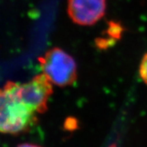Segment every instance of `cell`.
I'll list each match as a JSON object with an SVG mask.
<instances>
[{
  "instance_id": "obj_1",
  "label": "cell",
  "mask_w": 147,
  "mask_h": 147,
  "mask_svg": "<svg viewBox=\"0 0 147 147\" xmlns=\"http://www.w3.org/2000/svg\"><path fill=\"white\" fill-rule=\"evenodd\" d=\"M16 84L8 82L1 90L0 130L5 134H21L37 123V114L17 98Z\"/></svg>"
},
{
  "instance_id": "obj_2",
  "label": "cell",
  "mask_w": 147,
  "mask_h": 147,
  "mask_svg": "<svg viewBox=\"0 0 147 147\" xmlns=\"http://www.w3.org/2000/svg\"><path fill=\"white\" fill-rule=\"evenodd\" d=\"M42 73L52 84L59 87L72 84L77 79V66L74 58L57 47L38 58Z\"/></svg>"
},
{
  "instance_id": "obj_3",
  "label": "cell",
  "mask_w": 147,
  "mask_h": 147,
  "mask_svg": "<svg viewBox=\"0 0 147 147\" xmlns=\"http://www.w3.org/2000/svg\"><path fill=\"white\" fill-rule=\"evenodd\" d=\"M52 93V83L43 73L37 75L27 83L16 84L17 98L36 114L47 111V102Z\"/></svg>"
},
{
  "instance_id": "obj_4",
  "label": "cell",
  "mask_w": 147,
  "mask_h": 147,
  "mask_svg": "<svg viewBox=\"0 0 147 147\" xmlns=\"http://www.w3.org/2000/svg\"><path fill=\"white\" fill-rule=\"evenodd\" d=\"M105 0H68V13L73 22L80 26H92L104 17Z\"/></svg>"
},
{
  "instance_id": "obj_5",
  "label": "cell",
  "mask_w": 147,
  "mask_h": 147,
  "mask_svg": "<svg viewBox=\"0 0 147 147\" xmlns=\"http://www.w3.org/2000/svg\"><path fill=\"white\" fill-rule=\"evenodd\" d=\"M139 73L142 80L144 81L146 84H147V53L142 59L140 69H139Z\"/></svg>"
},
{
  "instance_id": "obj_6",
  "label": "cell",
  "mask_w": 147,
  "mask_h": 147,
  "mask_svg": "<svg viewBox=\"0 0 147 147\" xmlns=\"http://www.w3.org/2000/svg\"><path fill=\"white\" fill-rule=\"evenodd\" d=\"M17 147H41L38 145H35V144H22L17 146Z\"/></svg>"
}]
</instances>
